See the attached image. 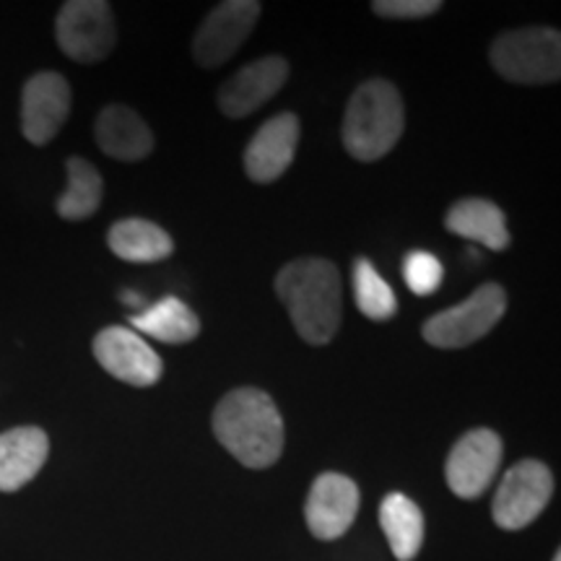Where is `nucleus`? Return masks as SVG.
Instances as JSON below:
<instances>
[{
  "mask_svg": "<svg viewBox=\"0 0 561 561\" xmlns=\"http://www.w3.org/2000/svg\"><path fill=\"white\" fill-rule=\"evenodd\" d=\"M214 437L242 466L271 468L284 453V419L268 392L237 388L214 411Z\"/></svg>",
  "mask_w": 561,
  "mask_h": 561,
  "instance_id": "nucleus-2",
  "label": "nucleus"
},
{
  "mask_svg": "<svg viewBox=\"0 0 561 561\" xmlns=\"http://www.w3.org/2000/svg\"><path fill=\"white\" fill-rule=\"evenodd\" d=\"M445 227L462 240L479 242L489 250H507L512 237L502 208L483 198H462L447 210Z\"/></svg>",
  "mask_w": 561,
  "mask_h": 561,
  "instance_id": "nucleus-17",
  "label": "nucleus"
},
{
  "mask_svg": "<svg viewBox=\"0 0 561 561\" xmlns=\"http://www.w3.org/2000/svg\"><path fill=\"white\" fill-rule=\"evenodd\" d=\"M50 455V437L39 426H16L0 434V491L24 489L37 479Z\"/></svg>",
  "mask_w": 561,
  "mask_h": 561,
  "instance_id": "nucleus-15",
  "label": "nucleus"
},
{
  "mask_svg": "<svg viewBox=\"0 0 561 561\" xmlns=\"http://www.w3.org/2000/svg\"><path fill=\"white\" fill-rule=\"evenodd\" d=\"M100 149L117 161H144L153 151V133L136 110L110 104L94 125Z\"/></svg>",
  "mask_w": 561,
  "mask_h": 561,
  "instance_id": "nucleus-16",
  "label": "nucleus"
},
{
  "mask_svg": "<svg viewBox=\"0 0 561 561\" xmlns=\"http://www.w3.org/2000/svg\"><path fill=\"white\" fill-rule=\"evenodd\" d=\"M70 83L55 70H39L21 91V133L34 146H47L70 115Z\"/></svg>",
  "mask_w": 561,
  "mask_h": 561,
  "instance_id": "nucleus-10",
  "label": "nucleus"
},
{
  "mask_svg": "<svg viewBox=\"0 0 561 561\" xmlns=\"http://www.w3.org/2000/svg\"><path fill=\"white\" fill-rule=\"evenodd\" d=\"M133 331L138 335H149L161 343H191L201 335V320L185 301L178 297H164L157 305L146 307L130 318Z\"/></svg>",
  "mask_w": 561,
  "mask_h": 561,
  "instance_id": "nucleus-19",
  "label": "nucleus"
},
{
  "mask_svg": "<svg viewBox=\"0 0 561 561\" xmlns=\"http://www.w3.org/2000/svg\"><path fill=\"white\" fill-rule=\"evenodd\" d=\"M286 79H289V62L278 55L252 60L219 89V107L224 115L234 117V121L248 117L261 110L265 102H271L284 89Z\"/></svg>",
  "mask_w": 561,
  "mask_h": 561,
  "instance_id": "nucleus-13",
  "label": "nucleus"
},
{
  "mask_svg": "<svg viewBox=\"0 0 561 561\" xmlns=\"http://www.w3.org/2000/svg\"><path fill=\"white\" fill-rule=\"evenodd\" d=\"M55 39L70 60L100 62L115 50L117 24L112 5L104 0H70L55 19Z\"/></svg>",
  "mask_w": 561,
  "mask_h": 561,
  "instance_id": "nucleus-6",
  "label": "nucleus"
},
{
  "mask_svg": "<svg viewBox=\"0 0 561 561\" xmlns=\"http://www.w3.org/2000/svg\"><path fill=\"white\" fill-rule=\"evenodd\" d=\"M405 128L401 91L385 79L362 83L343 117V146L356 161H377L396 149Z\"/></svg>",
  "mask_w": 561,
  "mask_h": 561,
  "instance_id": "nucleus-3",
  "label": "nucleus"
},
{
  "mask_svg": "<svg viewBox=\"0 0 561 561\" xmlns=\"http://www.w3.org/2000/svg\"><path fill=\"white\" fill-rule=\"evenodd\" d=\"M489 58L496 73L512 83H557L561 79V34L551 26L504 32L491 45Z\"/></svg>",
  "mask_w": 561,
  "mask_h": 561,
  "instance_id": "nucleus-4",
  "label": "nucleus"
},
{
  "mask_svg": "<svg viewBox=\"0 0 561 561\" xmlns=\"http://www.w3.org/2000/svg\"><path fill=\"white\" fill-rule=\"evenodd\" d=\"M553 476L543 462L520 460L504 473L494 496V523L502 530H523L551 502Z\"/></svg>",
  "mask_w": 561,
  "mask_h": 561,
  "instance_id": "nucleus-7",
  "label": "nucleus"
},
{
  "mask_svg": "<svg viewBox=\"0 0 561 561\" xmlns=\"http://www.w3.org/2000/svg\"><path fill=\"white\" fill-rule=\"evenodd\" d=\"M299 144V121L294 112H280L261 125L244 149V172L257 185L276 182L291 167Z\"/></svg>",
  "mask_w": 561,
  "mask_h": 561,
  "instance_id": "nucleus-14",
  "label": "nucleus"
},
{
  "mask_svg": "<svg viewBox=\"0 0 561 561\" xmlns=\"http://www.w3.org/2000/svg\"><path fill=\"white\" fill-rule=\"evenodd\" d=\"M439 9V0H375L371 3V11L382 19H426Z\"/></svg>",
  "mask_w": 561,
  "mask_h": 561,
  "instance_id": "nucleus-24",
  "label": "nucleus"
},
{
  "mask_svg": "<svg viewBox=\"0 0 561 561\" xmlns=\"http://www.w3.org/2000/svg\"><path fill=\"white\" fill-rule=\"evenodd\" d=\"M66 191L58 198V216L66 221H83L96 214L102 203L104 182L94 164L81 157H70L66 161Z\"/></svg>",
  "mask_w": 561,
  "mask_h": 561,
  "instance_id": "nucleus-21",
  "label": "nucleus"
},
{
  "mask_svg": "<svg viewBox=\"0 0 561 561\" xmlns=\"http://www.w3.org/2000/svg\"><path fill=\"white\" fill-rule=\"evenodd\" d=\"M107 248L125 263H159L172 255L174 242L159 224L123 219L110 227Z\"/></svg>",
  "mask_w": 561,
  "mask_h": 561,
  "instance_id": "nucleus-18",
  "label": "nucleus"
},
{
  "mask_svg": "<svg viewBox=\"0 0 561 561\" xmlns=\"http://www.w3.org/2000/svg\"><path fill=\"white\" fill-rule=\"evenodd\" d=\"M121 301H123V305H128V307H144V297H140V294H136V291H123Z\"/></svg>",
  "mask_w": 561,
  "mask_h": 561,
  "instance_id": "nucleus-25",
  "label": "nucleus"
},
{
  "mask_svg": "<svg viewBox=\"0 0 561 561\" xmlns=\"http://www.w3.org/2000/svg\"><path fill=\"white\" fill-rule=\"evenodd\" d=\"M553 561H561V553H557V557H553Z\"/></svg>",
  "mask_w": 561,
  "mask_h": 561,
  "instance_id": "nucleus-26",
  "label": "nucleus"
},
{
  "mask_svg": "<svg viewBox=\"0 0 561 561\" xmlns=\"http://www.w3.org/2000/svg\"><path fill=\"white\" fill-rule=\"evenodd\" d=\"M380 525L398 561H413L424 543V515L419 504L396 491L380 504Z\"/></svg>",
  "mask_w": 561,
  "mask_h": 561,
  "instance_id": "nucleus-20",
  "label": "nucleus"
},
{
  "mask_svg": "<svg viewBox=\"0 0 561 561\" xmlns=\"http://www.w3.org/2000/svg\"><path fill=\"white\" fill-rule=\"evenodd\" d=\"M445 268L430 252H409L403 261V278L416 297H430L439 289Z\"/></svg>",
  "mask_w": 561,
  "mask_h": 561,
  "instance_id": "nucleus-23",
  "label": "nucleus"
},
{
  "mask_svg": "<svg viewBox=\"0 0 561 561\" xmlns=\"http://www.w3.org/2000/svg\"><path fill=\"white\" fill-rule=\"evenodd\" d=\"M502 437L491 430H473L455 442L445 462L447 486L460 500H476L494 481L502 462Z\"/></svg>",
  "mask_w": 561,
  "mask_h": 561,
  "instance_id": "nucleus-11",
  "label": "nucleus"
},
{
  "mask_svg": "<svg viewBox=\"0 0 561 561\" xmlns=\"http://www.w3.org/2000/svg\"><path fill=\"white\" fill-rule=\"evenodd\" d=\"M276 294L297 333L312 346L333 341L341 325V273L325 257H297L276 276Z\"/></svg>",
  "mask_w": 561,
  "mask_h": 561,
  "instance_id": "nucleus-1",
  "label": "nucleus"
},
{
  "mask_svg": "<svg viewBox=\"0 0 561 561\" xmlns=\"http://www.w3.org/2000/svg\"><path fill=\"white\" fill-rule=\"evenodd\" d=\"M354 299L364 318L375 322L390 320L398 312L396 294L367 257H359L354 263Z\"/></svg>",
  "mask_w": 561,
  "mask_h": 561,
  "instance_id": "nucleus-22",
  "label": "nucleus"
},
{
  "mask_svg": "<svg viewBox=\"0 0 561 561\" xmlns=\"http://www.w3.org/2000/svg\"><path fill=\"white\" fill-rule=\"evenodd\" d=\"M359 489L348 476L322 473L314 479L305 504L307 528L320 541H335L356 520Z\"/></svg>",
  "mask_w": 561,
  "mask_h": 561,
  "instance_id": "nucleus-12",
  "label": "nucleus"
},
{
  "mask_svg": "<svg viewBox=\"0 0 561 561\" xmlns=\"http://www.w3.org/2000/svg\"><path fill=\"white\" fill-rule=\"evenodd\" d=\"M261 11V3H255V0H227V3L216 5L195 32V62L206 68L224 66L255 30Z\"/></svg>",
  "mask_w": 561,
  "mask_h": 561,
  "instance_id": "nucleus-9",
  "label": "nucleus"
},
{
  "mask_svg": "<svg viewBox=\"0 0 561 561\" xmlns=\"http://www.w3.org/2000/svg\"><path fill=\"white\" fill-rule=\"evenodd\" d=\"M507 310V291L500 284H483L450 310L434 314L421 325V335L434 348H466L496 328Z\"/></svg>",
  "mask_w": 561,
  "mask_h": 561,
  "instance_id": "nucleus-5",
  "label": "nucleus"
},
{
  "mask_svg": "<svg viewBox=\"0 0 561 561\" xmlns=\"http://www.w3.org/2000/svg\"><path fill=\"white\" fill-rule=\"evenodd\" d=\"M91 351L107 375L133 388H151L161 380V356L133 328H104L96 333Z\"/></svg>",
  "mask_w": 561,
  "mask_h": 561,
  "instance_id": "nucleus-8",
  "label": "nucleus"
}]
</instances>
